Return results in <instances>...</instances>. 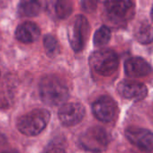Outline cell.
<instances>
[{
    "label": "cell",
    "mask_w": 153,
    "mask_h": 153,
    "mask_svg": "<svg viewBox=\"0 0 153 153\" xmlns=\"http://www.w3.org/2000/svg\"><path fill=\"white\" fill-rule=\"evenodd\" d=\"M39 91L42 100L49 105H59L68 97V89L61 79L55 76H46L41 80Z\"/></svg>",
    "instance_id": "1"
},
{
    "label": "cell",
    "mask_w": 153,
    "mask_h": 153,
    "mask_svg": "<svg viewBox=\"0 0 153 153\" xmlns=\"http://www.w3.org/2000/svg\"><path fill=\"white\" fill-rule=\"evenodd\" d=\"M51 114L46 109H34L21 116L17 122V128L26 136H35L47 126Z\"/></svg>",
    "instance_id": "2"
},
{
    "label": "cell",
    "mask_w": 153,
    "mask_h": 153,
    "mask_svg": "<svg viewBox=\"0 0 153 153\" xmlns=\"http://www.w3.org/2000/svg\"><path fill=\"white\" fill-rule=\"evenodd\" d=\"M89 63L98 74L110 76L118 68L119 59L114 51L104 49L92 53L89 58Z\"/></svg>",
    "instance_id": "3"
},
{
    "label": "cell",
    "mask_w": 153,
    "mask_h": 153,
    "mask_svg": "<svg viewBox=\"0 0 153 153\" xmlns=\"http://www.w3.org/2000/svg\"><path fill=\"white\" fill-rule=\"evenodd\" d=\"M89 33V24L83 16H76L68 26V41L76 52L83 50Z\"/></svg>",
    "instance_id": "4"
},
{
    "label": "cell",
    "mask_w": 153,
    "mask_h": 153,
    "mask_svg": "<svg viewBox=\"0 0 153 153\" xmlns=\"http://www.w3.org/2000/svg\"><path fill=\"white\" fill-rule=\"evenodd\" d=\"M79 143L82 148L89 151L101 152L107 148L109 138L104 129L100 127H91L80 136Z\"/></svg>",
    "instance_id": "5"
},
{
    "label": "cell",
    "mask_w": 153,
    "mask_h": 153,
    "mask_svg": "<svg viewBox=\"0 0 153 153\" xmlns=\"http://www.w3.org/2000/svg\"><path fill=\"white\" fill-rule=\"evenodd\" d=\"M105 10L114 21H127L133 16L134 0H107Z\"/></svg>",
    "instance_id": "6"
},
{
    "label": "cell",
    "mask_w": 153,
    "mask_h": 153,
    "mask_svg": "<svg viewBox=\"0 0 153 153\" xmlns=\"http://www.w3.org/2000/svg\"><path fill=\"white\" fill-rule=\"evenodd\" d=\"M59 119L65 126H73L79 123L85 116V108L79 103H68L59 110Z\"/></svg>",
    "instance_id": "7"
},
{
    "label": "cell",
    "mask_w": 153,
    "mask_h": 153,
    "mask_svg": "<svg viewBox=\"0 0 153 153\" xmlns=\"http://www.w3.org/2000/svg\"><path fill=\"white\" fill-rule=\"evenodd\" d=\"M125 136L131 143L143 150L153 149V133L143 128L130 127L125 131Z\"/></svg>",
    "instance_id": "8"
},
{
    "label": "cell",
    "mask_w": 153,
    "mask_h": 153,
    "mask_svg": "<svg viewBox=\"0 0 153 153\" xmlns=\"http://www.w3.org/2000/svg\"><path fill=\"white\" fill-rule=\"evenodd\" d=\"M93 114L99 121L104 123L111 122L116 114V104L113 98L103 96L95 101L92 106Z\"/></svg>",
    "instance_id": "9"
},
{
    "label": "cell",
    "mask_w": 153,
    "mask_h": 153,
    "mask_svg": "<svg viewBox=\"0 0 153 153\" xmlns=\"http://www.w3.org/2000/svg\"><path fill=\"white\" fill-rule=\"evenodd\" d=\"M117 90L123 97L135 101L142 100L148 94V89L145 85L133 80L121 81L118 84Z\"/></svg>",
    "instance_id": "10"
},
{
    "label": "cell",
    "mask_w": 153,
    "mask_h": 153,
    "mask_svg": "<svg viewBox=\"0 0 153 153\" xmlns=\"http://www.w3.org/2000/svg\"><path fill=\"white\" fill-rule=\"evenodd\" d=\"M124 70L130 78H141L151 73L149 64L142 58L139 57L128 59L124 64Z\"/></svg>",
    "instance_id": "11"
},
{
    "label": "cell",
    "mask_w": 153,
    "mask_h": 153,
    "mask_svg": "<svg viewBox=\"0 0 153 153\" xmlns=\"http://www.w3.org/2000/svg\"><path fill=\"white\" fill-rule=\"evenodd\" d=\"M40 34V28L32 22H25L20 25L16 31V39L24 43H32L37 41Z\"/></svg>",
    "instance_id": "12"
},
{
    "label": "cell",
    "mask_w": 153,
    "mask_h": 153,
    "mask_svg": "<svg viewBox=\"0 0 153 153\" xmlns=\"http://www.w3.org/2000/svg\"><path fill=\"white\" fill-rule=\"evenodd\" d=\"M46 7V0H21L18 11L22 16L33 17L40 15Z\"/></svg>",
    "instance_id": "13"
},
{
    "label": "cell",
    "mask_w": 153,
    "mask_h": 153,
    "mask_svg": "<svg viewBox=\"0 0 153 153\" xmlns=\"http://www.w3.org/2000/svg\"><path fill=\"white\" fill-rule=\"evenodd\" d=\"M51 6L53 14L59 19L68 17L73 10L70 0H51Z\"/></svg>",
    "instance_id": "14"
},
{
    "label": "cell",
    "mask_w": 153,
    "mask_h": 153,
    "mask_svg": "<svg viewBox=\"0 0 153 153\" xmlns=\"http://www.w3.org/2000/svg\"><path fill=\"white\" fill-rule=\"evenodd\" d=\"M136 40L142 44H149L153 42V27L148 23L140 24L134 33Z\"/></svg>",
    "instance_id": "15"
},
{
    "label": "cell",
    "mask_w": 153,
    "mask_h": 153,
    "mask_svg": "<svg viewBox=\"0 0 153 153\" xmlns=\"http://www.w3.org/2000/svg\"><path fill=\"white\" fill-rule=\"evenodd\" d=\"M43 46L47 55L51 58L56 57L59 52V45L56 38L51 34L45 35L43 39Z\"/></svg>",
    "instance_id": "16"
},
{
    "label": "cell",
    "mask_w": 153,
    "mask_h": 153,
    "mask_svg": "<svg viewBox=\"0 0 153 153\" xmlns=\"http://www.w3.org/2000/svg\"><path fill=\"white\" fill-rule=\"evenodd\" d=\"M111 38V31L106 26L100 27L94 35V44L97 47L105 45Z\"/></svg>",
    "instance_id": "17"
},
{
    "label": "cell",
    "mask_w": 153,
    "mask_h": 153,
    "mask_svg": "<svg viewBox=\"0 0 153 153\" xmlns=\"http://www.w3.org/2000/svg\"><path fill=\"white\" fill-rule=\"evenodd\" d=\"M82 6L88 12H91L97 7V0H82Z\"/></svg>",
    "instance_id": "18"
},
{
    "label": "cell",
    "mask_w": 153,
    "mask_h": 153,
    "mask_svg": "<svg viewBox=\"0 0 153 153\" xmlns=\"http://www.w3.org/2000/svg\"><path fill=\"white\" fill-rule=\"evenodd\" d=\"M46 153H66L65 150L60 148V147H57V146H53L51 148H50Z\"/></svg>",
    "instance_id": "19"
},
{
    "label": "cell",
    "mask_w": 153,
    "mask_h": 153,
    "mask_svg": "<svg viewBox=\"0 0 153 153\" xmlns=\"http://www.w3.org/2000/svg\"><path fill=\"white\" fill-rule=\"evenodd\" d=\"M7 145V138L5 137L4 134L0 132V150L4 149V147Z\"/></svg>",
    "instance_id": "20"
},
{
    "label": "cell",
    "mask_w": 153,
    "mask_h": 153,
    "mask_svg": "<svg viewBox=\"0 0 153 153\" xmlns=\"http://www.w3.org/2000/svg\"><path fill=\"white\" fill-rule=\"evenodd\" d=\"M2 153H18V152L16 151V150H8V151H4Z\"/></svg>",
    "instance_id": "21"
},
{
    "label": "cell",
    "mask_w": 153,
    "mask_h": 153,
    "mask_svg": "<svg viewBox=\"0 0 153 153\" xmlns=\"http://www.w3.org/2000/svg\"><path fill=\"white\" fill-rule=\"evenodd\" d=\"M151 18L153 19V7H152V9H151Z\"/></svg>",
    "instance_id": "22"
}]
</instances>
